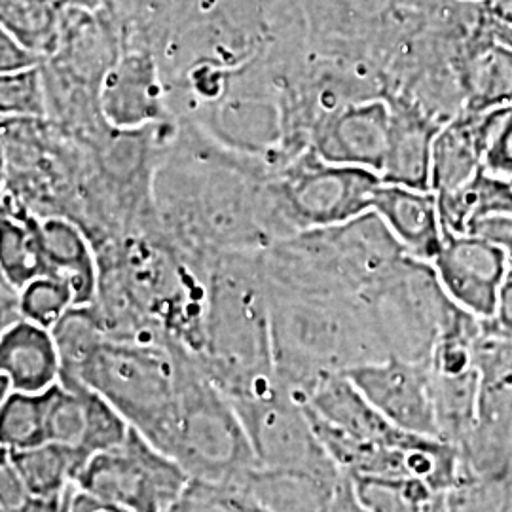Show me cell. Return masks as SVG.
Listing matches in <instances>:
<instances>
[{
	"label": "cell",
	"mask_w": 512,
	"mask_h": 512,
	"mask_svg": "<svg viewBox=\"0 0 512 512\" xmlns=\"http://www.w3.org/2000/svg\"><path fill=\"white\" fill-rule=\"evenodd\" d=\"M238 412L260 467L308 476L340 490L353 488V478L338 467L317 437L306 404L279 389L264 401L239 406Z\"/></svg>",
	"instance_id": "cell-10"
},
{
	"label": "cell",
	"mask_w": 512,
	"mask_h": 512,
	"mask_svg": "<svg viewBox=\"0 0 512 512\" xmlns=\"http://www.w3.org/2000/svg\"><path fill=\"white\" fill-rule=\"evenodd\" d=\"M499 110H461L440 128L433 147L431 190L435 194L459 188L484 169Z\"/></svg>",
	"instance_id": "cell-19"
},
{
	"label": "cell",
	"mask_w": 512,
	"mask_h": 512,
	"mask_svg": "<svg viewBox=\"0 0 512 512\" xmlns=\"http://www.w3.org/2000/svg\"><path fill=\"white\" fill-rule=\"evenodd\" d=\"M404 256L401 243L374 211L279 239L256 253L268 289L332 298L366 293Z\"/></svg>",
	"instance_id": "cell-4"
},
{
	"label": "cell",
	"mask_w": 512,
	"mask_h": 512,
	"mask_svg": "<svg viewBox=\"0 0 512 512\" xmlns=\"http://www.w3.org/2000/svg\"><path fill=\"white\" fill-rule=\"evenodd\" d=\"M50 389L42 393L10 391L0 403V444L27 450L48 442Z\"/></svg>",
	"instance_id": "cell-30"
},
{
	"label": "cell",
	"mask_w": 512,
	"mask_h": 512,
	"mask_svg": "<svg viewBox=\"0 0 512 512\" xmlns=\"http://www.w3.org/2000/svg\"><path fill=\"white\" fill-rule=\"evenodd\" d=\"M2 118H48V93L42 65L0 78Z\"/></svg>",
	"instance_id": "cell-32"
},
{
	"label": "cell",
	"mask_w": 512,
	"mask_h": 512,
	"mask_svg": "<svg viewBox=\"0 0 512 512\" xmlns=\"http://www.w3.org/2000/svg\"><path fill=\"white\" fill-rule=\"evenodd\" d=\"M23 319L21 289L6 277L0 279V329H6Z\"/></svg>",
	"instance_id": "cell-39"
},
{
	"label": "cell",
	"mask_w": 512,
	"mask_h": 512,
	"mask_svg": "<svg viewBox=\"0 0 512 512\" xmlns=\"http://www.w3.org/2000/svg\"><path fill=\"white\" fill-rule=\"evenodd\" d=\"M433 397L439 437L459 450L475 431L478 420L480 370L475 368L463 374L433 372Z\"/></svg>",
	"instance_id": "cell-27"
},
{
	"label": "cell",
	"mask_w": 512,
	"mask_h": 512,
	"mask_svg": "<svg viewBox=\"0 0 512 512\" xmlns=\"http://www.w3.org/2000/svg\"><path fill=\"white\" fill-rule=\"evenodd\" d=\"M29 490L23 482V478L14 467L12 459L8 458L6 450L2 448L0 454V511L18 512L25 511L29 505Z\"/></svg>",
	"instance_id": "cell-35"
},
{
	"label": "cell",
	"mask_w": 512,
	"mask_h": 512,
	"mask_svg": "<svg viewBox=\"0 0 512 512\" xmlns=\"http://www.w3.org/2000/svg\"><path fill=\"white\" fill-rule=\"evenodd\" d=\"M346 376L393 425L410 433L439 437L429 361L389 357L355 366Z\"/></svg>",
	"instance_id": "cell-12"
},
{
	"label": "cell",
	"mask_w": 512,
	"mask_h": 512,
	"mask_svg": "<svg viewBox=\"0 0 512 512\" xmlns=\"http://www.w3.org/2000/svg\"><path fill=\"white\" fill-rule=\"evenodd\" d=\"M391 109L389 148L382 181L431 190L433 147L444 126L404 95H385Z\"/></svg>",
	"instance_id": "cell-17"
},
{
	"label": "cell",
	"mask_w": 512,
	"mask_h": 512,
	"mask_svg": "<svg viewBox=\"0 0 512 512\" xmlns=\"http://www.w3.org/2000/svg\"><path fill=\"white\" fill-rule=\"evenodd\" d=\"M2 29L48 59L61 38L63 10L55 0H2Z\"/></svg>",
	"instance_id": "cell-29"
},
{
	"label": "cell",
	"mask_w": 512,
	"mask_h": 512,
	"mask_svg": "<svg viewBox=\"0 0 512 512\" xmlns=\"http://www.w3.org/2000/svg\"><path fill=\"white\" fill-rule=\"evenodd\" d=\"M0 378L12 391L42 393L61 380V357L52 329L21 319L0 332Z\"/></svg>",
	"instance_id": "cell-20"
},
{
	"label": "cell",
	"mask_w": 512,
	"mask_h": 512,
	"mask_svg": "<svg viewBox=\"0 0 512 512\" xmlns=\"http://www.w3.org/2000/svg\"><path fill=\"white\" fill-rule=\"evenodd\" d=\"M52 332L61 357V380L76 378L93 351L107 338L92 304L73 306L59 319Z\"/></svg>",
	"instance_id": "cell-31"
},
{
	"label": "cell",
	"mask_w": 512,
	"mask_h": 512,
	"mask_svg": "<svg viewBox=\"0 0 512 512\" xmlns=\"http://www.w3.org/2000/svg\"><path fill=\"white\" fill-rule=\"evenodd\" d=\"M361 511H446V495L412 476H353Z\"/></svg>",
	"instance_id": "cell-28"
},
{
	"label": "cell",
	"mask_w": 512,
	"mask_h": 512,
	"mask_svg": "<svg viewBox=\"0 0 512 512\" xmlns=\"http://www.w3.org/2000/svg\"><path fill=\"white\" fill-rule=\"evenodd\" d=\"M38 236L48 275L71 289L74 306L93 304L99 287V260L88 234L74 220L50 215L38 217Z\"/></svg>",
	"instance_id": "cell-22"
},
{
	"label": "cell",
	"mask_w": 512,
	"mask_h": 512,
	"mask_svg": "<svg viewBox=\"0 0 512 512\" xmlns=\"http://www.w3.org/2000/svg\"><path fill=\"white\" fill-rule=\"evenodd\" d=\"M2 253L0 270L16 287H23L38 275L48 274L46 258L38 236V215L2 192L0 203Z\"/></svg>",
	"instance_id": "cell-25"
},
{
	"label": "cell",
	"mask_w": 512,
	"mask_h": 512,
	"mask_svg": "<svg viewBox=\"0 0 512 512\" xmlns=\"http://www.w3.org/2000/svg\"><path fill=\"white\" fill-rule=\"evenodd\" d=\"M454 2H459V4H482V2H488V0H454Z\"/></svg>",
	"instance_id": "cell-41"
},
{
	"label": "cell",
	"mask_w": 512,
	"mask_h": 512,
	"mask_svg": "<svg viewBox=\"0 0 512 512\" xmlns=\"http://www.w3.org/2000/svg\"><path fill=\"white\" fill-rule=\"evenodd\" d=\"M486 171L512 181V105L501 107L484 156Z\"/></svg>",
	"instance_id": "cell-34"
},
{
	"label": "cell",
	"mask_w": 512,
	"mask_h": 512,
	"mask_svg": "<svg viewBox=\"0 0 512 512\" xmlns=\"http://www.w3.org/2000/svg\"><path fill=\"white\" fill-rule=\"evenodd\" d=\"M361 296L389 357L406 361L431 359L440 332L458 306L440 285L433 264L410 255Z\"/></svg>",
	"instance_id": "cell-8"
},
{
	"label": "cell",
	"mask_w": 512,
	"mask_h": 512,
	"mask_svg": "<svg viewBox=\"0 0 512 512\" xmlns=\"http://www.w3.org/2000/svg\"><path fill=\"white\" fill-rule=\"evenodd\" d=\"M61 10L69 8H78V10H88V12H97L101 8V0H55Z\"/></svg>",
	"instance_id": "cell-40"
},
{
	"label": "cell",
	"mask_w": 512,
	"mask_h": 512,
	"mask_svg": "<svg viewBox=\"0 0 512 512\" xmlns=\"http://www.w3.org/2000/svg\"><path fill=\"white\" fill-rule=\"evenodd\" d=\"M256 253L220 256L211 266L202 348L196 353L205 374L236 408L264 401L281 389L275 376L270 293Z\"/></svg>",
	"instance_id": "cell-2"
},
{
	"label": "cell",
	"mask_w": 512,
	"mask_h": 512,
	"mask_svg": "<svg viewBox=\"0 0 512 512\" xmlns=\"http://www.w3.org/2000/svg\"><path fill=\"white\" fill-rule=\"evenodd\" d=\"M456 74L463 93V109L490 110L512 105L511 27L501 23V31L480 38L471 50H465Z\"/></svg>",
	"instance_id": "cell-23"
},
{
	"label": "cell",
	"mask_w": 512,
	"mask_h": 512,
	"mask_svg": "<svg viewBox=\"0 0 512 512\" xmlns=\"http://www.w3.org/2000/svg\"><path fill=\"white\" fill-rule=\"evenodd\" d=\"M4 450L31 495L25 511H67L76 478L90 456L61 442H44L27 450Z\"/></svg>",
	"instance_id": "cell-21"
},
{
	"label": "cell",
	"mask_w": 512,
	"mask_h": 512,
	"mask_svg": "<svg viewBox=\"0 0 512 512\" xmlns=\"http://www.w3.org/2000/svg\"><path fill=\"white\" fill-rule=\"evenodd\" d=\"M467 234L486 239L512 256V213H495L475 220Z\"/></svg>",
	"instance_id": "cell-37"
},
{
	"label": "cell",
	"mask_w": 512,
	"mask_h": 512,
	"mask_svg": "<svg viewBox=\"0 0 512 512\" xmlns=\"http://www.w3.org/2000/svg\"><path fill=\"white\" fill-rule=\"evenodd\" d=\"M76 482L116 512H165L175 511L190 475L131 427L124 442L93 454Z\"/></svg>",
	"instance_id": "cell-9"
},
{
	"label": "cell",
	"mask_w": 512,
	"mask_h": 512,
	"mask_svg": "<svg viewBox=\"0 0 512 512\" xmlns=\"http://www.w3.org/2000/svg\"><path fill=\"white\" fill-rule=\"evenodd\" d=\"M478 370V420L459 448V478H507L512 469V342L486 334L478 348Z\"/></svg>",
	"instance_id": "cell-11"
},
{
	"label": "cell",
	"mask_w": 512,
	"mask_h": 512,
	"mask_svg": "<svg viewBox=\"0 0 512 512\" xmlns=\"http://www.w3.org/2000/svg\"><path fill=\"white\" fill-rule=\"evenodd\" d=\"M382 177L370 169L332 164L313 148L270 167L266 181L268 226L275 241L329 228L372 211Z\"/></svg>",
	"instance_id": "cell-6"
},
{
	"label": "cell",
	"mask_w": 512,
	"mask_h": 512,
	"mask_svg": "<svg viewBox=\"0 0 512 512\" xmlns=\"http://www.w3.org/2000/svg\"><path fill=\"white\" fill-rule=\"evenodd\" d=\"M177 346L105 338L71 380L101 393L133 429L162 450L177 404Z\"/></svg>",
	"instance_id": "cell-7"
},
{
	"label": "cell",
	"mask_w": 512,
	"mask_h": 512,
	"mask_svg": "<svg viewBox=\"0 0 512 512\" xmlns=\"http://www.w3.org/2000/svg\"><path fill=\"white\" fill-rule=\"evenodd\" d=\"M268 173L266 162L224 147L194 122L179 124L154 177L160 230L205 277L220 256L270 247Z\"/></svg>",
	"instance_id": "cell-1"
},
{
	"label": "cell",
	"mask_w": 512,
	"mask_h": 512,
	"mask_svg": "<svg viewBox=\"0 0 512 512\" xmlns=\"http://www.w3.org/2000/svg\"><path fill=\"white\" fill-rule=\"evenodd\" d=\"M306 406L321 420L365 442H395L404 429L393 425L346 374H330L311 391Z\"/></svg>",
	"instance_id": "cell-24"
},
{
	"label": "cell",
	"mask_w": 512,
	"mask_h": 512,
	"mask_svg": "<svg viewBox=\"0 0 512 512\" xmlns=\"http://www.w3.org/2000/svg\"><path fill=\"white\" fill-rule=\"evenodd\" d=\"M509 277H512V256H511V268H509Z\"/></svg>",
	"instance_id": "cell-42"
},
{
	"label": "cell",
	"mask_w": 512,
	"mask_h": 512,
	"mask_svg": "<svg viewBox=\"0 0 512 512\" xmlns=\"http://www.w3.org/2000/svg\"><path fill=\"white\" fill-rule=\"evenodd\" d=\"M128 420L90 385L59 380L50 387L48 442H61L86 456L105 452L128 437Z\"/></svg>",
	"instance_id": "cell-14"
},
{
	"label": "cell",
	"mask_w": 512,
	"mask_h": 512,
	"mask_svg": "<svg viewBox=\"0 0 512 512\" xmlns=\"http://www.w3.org/2000/svg\"><path fill=\"white\" fill-rule=\"evenodd\" d=\"M74 306L71 289L54 275H38L21 287L23 319L54 329L59 319Z\"/></svg>",
	"instance_id": "cell-33"
},
{
	"label": "cell",
	"mask_w": 512,
	"mask_h": 512,
	"mask_svg": "<svg viewBox=\"0 0 512 512\" xmlns=\"http://www.w3.org/2000/svg\"><path fill=\"white\" fill-rule=\"evenodd\" d=\"M372 211L384 220L406 255L433 262L444 243V224L439 200L433 190L403 184L382 183L372 202Z\"/></svg>",
	"instance_id": "cell-18"
},
{
	"label": "cell",
	"mask_w": 512,
	"mask_h": 512,
	"mask_svg": "<svg viewBox=\"0 0 512 512\" xmlns=\"http://www.w3.org/2000/svg\"><path fill=\"white\" fill-rule=\"evenodd\" d=\"M437 200L444 230L467 234L475 220L495 213H512V181L497 177L484 167L469 183L437 194Z\"/></svg>",
	"instance_id": "cell-26"
},
{
	"label": "cell",
	"mask_w": 512,
	"mask_h": 512,
	"mask_svg": "<svg viewBox=\"0 0 512 512\" xmlns=\"http://www.w3.org/2000/svg\"><path fill=\"white\" fill-rule=\"evenodd\" d=\"M44 57L2 29L0 33V74L19 73L44 65Z\"/></svg>",
	"instance_id": "cell-36"
},
{
	"label": "cell",
	"mask_w": 512,
	"mask_h": 512,
	"mask_svg": "<svg viewBox=\"0 0 512 512\" xmlns=\"http://www.w3.org/2000/svg\"><path fill=\"white\" fill-rule=\"evenodd\" d=\"M440 285L459 308L490 319L509 279L511 256L501 247L473 234L446 232L437 258L431 262Z\"/></svg>",
	"instance_id": "cell-13"
},
{
	"label": "cell",
	"mask_w": 512,
	"mask_h": 512,
	"mask_svg": "<svg viewBox=\"0 0 512 512\" xmlns=\"http://www.w3.org/2000/svg\"><path fill=\"white\" fill-rule=\"evenodd\" d=\"M177 404L162 452L190 478L224 480L258 465L238 408L203 370L194 351L177 346Z\"/></svg>",
	"instance_id": "cell-5"
},
{
	"label": "cell",
	"mask_w": 512,
	"mask_h": 512,
	"mask_svg": "<svg viewBox=\"0 0 512 512\" xmlns=\"http://www.w3.org/2000/svg\"><path fill=\"white\" fill-rule=\"evenodd\" d=\"M270 293L275 376L304 404L330 374L389 359L365 298Z\"/></svg>",
	"instance_id": "cell-3"
},
{
	"label": "cell",
	"mask_w": 512,
	"mask_h": 512,
	"mask_svg": "<svg viewBox=\"0 0 512 512\" xmlns=\"http://www.w3.org/2000/svg\"><path fill=\"white\" fill-rule=\"evenodd\" d=\"M101 110L114 128H145L175 122L160 69L147 52L118 57L101 84Z\"/></svg>",
	"instance_id": "cell-16"
},
{
	"label": "cell",
	"mask_w": 512,
	"mask_h": 512,
	"mask_svg": "<svg viewBox=\"0 0 512 512\" xmlns=\"http://www.w3.org/2000/svg\"><path fill=\"white\" fill-rule=\"evenodd\" d=\"M484 330L492 338L512 342V277L507 279L501 291L494 315L484 319Z\"/></svg>",
	"instance_id": "cell-38"
},
{
	"label": "cell",
	"mask_w": 512,
	"mask_h": 512,
	"mask_svg": "<svg viewBox=\"0 0 512 512\" xmlns=\"http://www.w3.org/2000/svg\"><path fill=\"white\" fill-rule=\"evenodd\" d=\"M391 129V109L385 97L349 103L325 118L311 137V148L327 162L384 171Z\"/></svg>",
	"instance_id": "cell-15"
}]
</instances>
